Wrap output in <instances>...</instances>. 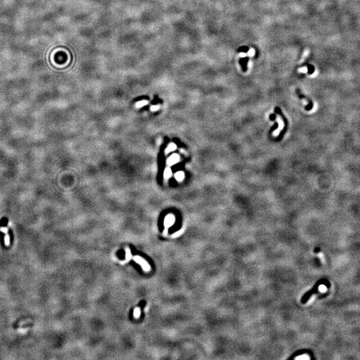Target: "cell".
<instances>
[{"label":"cell","mask_w":360,"mask_h":360,"mask_svg":"<svg viewBox=\"0 0 360 360\" xmlns=\"http://www.w3.org/2000/svg\"><path fill=\"white\" fill-rule=\"evenodd\" d=\"M179 161H180V156L178 154H173L168 158L167 163L168 165L171 166L177 163Z\"/></svg>","instance_id":"obj_2"},{"label":"cell","mask_w":360,"mask_h":360,"mask_svg":"<svg viewBox=\"0 0 360 360\" xmlns=\"http://www.w3.org/2000/svg\"><path fill=\"white\" fill-rule=\"evenodd\" d=\"M174 220L175 219L174 216H172V215H168L165 219V225L167 227H169L174 223Z\"/></svg>","instance_id":"obj_4"},{"label":"cell","mask_w":360,"mask_h":360,"mask_svg":"<svg viewBox=\"0 0 360 360\" xmlns=\"http://www.w3.org/2000/svg\"><path fill=\"white\" fill-rule=\"evenodd\" d=\"M131 257V253L130 251H129V249H126V259H129Z\"/></svg>","instance_id":"obj_12"},{"label":"cell","mask_w":360,"mask_h":360,"mask_svg":"<svg viewBox=\"0 0 360 360\" xmlns=\"http://www.w3.org/2000/svg\"><path fill=\"white\" fill-rule=\"evenodd\" d=\"M140 311L139 308H136L135 310V312H134V316H135V317H138L140 316Z\"/></svg>","instance_id":"obj_11"},{"label":"cell","mask_w":360,"mask_h":360,"mask_svg":"<svg viewBox=\"0 0 360 360\" xmlns=\"http://www.w3.org/2000/svg\"><path fill=\"white\" fill-rule=\"evenodd\" d=\"M176 148H177V146H176V144H169V146H168L167 148V149H166V150H165V153H169V152H173V151H174L175 150H176Z\"/></svg>","instance_id":"obj_6"},{"label":"cell","mask_w":360,"mask_h":360,"mask_svg":"<svg viewBox=\"0 0 360 360\" xmlns=\"http://www.w3.org/2000/svg\"><path fill=\"white\" fill-rule=\"evenodd\" d=\"M249 61V57H246L241 58L240 59V64L242 66V69L244 72L248 70V63Z\"/></svg>","instance_id":"obj_3"},{"label":"cell","mask_w":360,"mask_h":360,"mask_svg":"<svg viewBox=\"0 0 360 360\" xmlns=\"http://www.w3.org/2000/svg\"><path fill=\"white\" fill-rule=\"evenodd\" d=\"M5 246H10V238H9V235H8L7 233H5Z\"/></svg>","instance_id":"obj_10"},{"label":"cell","mask_w":360,"mask_h":360,"mask_svg":"<svg viewBox=\"0 0 360 360\" xmlns=\"http://www.w3.org/2000/svg\"><path fill=\"white\" fill-rule=\"evenodd\" d=\"M175 178H176V179L178 181V182H182L184 178V172H182V171L177 172L176 175H175Z\"/></svg>","instance_id":"obj_5"},{"label":"cell","mask_w":360,"mask_h":360,"mask_svg":"<svg viewBox=\"0 0 360 360\" xmlns=\"http://www.w3.org/2000/svg\"><path fill=\"white\" fill-rule=\"evenodd\" d=\"M248 51H249V48L248 46H246L240 47V48H238V52H242V53H247V52H248Z\"/></svg>","instance_id":"obj_9"},{"label":"cell","mask_w":360,"mask_h":360,"mask_svg":"<svg viewBox=\"0 0 360 360\" xmlns=\"http://www.w3.org/2000/svg\"><path fill=\"white\" fill-rule=\"evenodd\" d=\"M148 103V101H146V100H142V101L137 102L135 105L137 108H142V107H144V105H146Z\"/></svg>","instance_id":"obj_8"},{"label":"cell","mask_w":360,"mask_h":360,"mask_svg":"<svg viewBox=\"0 0 360 360\" xmlns=\"http://www.w3.org/2000/svg\"><path fill=\"white\" fill-rule=\"evenodd\" d=\"M308 69H309V73H312L314 71V67L313 65H308Z\"/></svg>","instance_id":"obj_13"},{"label":"cell","mask_w":360,"mask_h":360,"mask_svg":"<svg viewBox=\"0 0 360 360\" xmlns=\"http://www.w3.org/2000/svg\"><path fill=\"white\" fill-rule=\"evenodd\" d=\"M159 105H153L151 107V110H152V112H155V111H157L159 109Z\"/></svg>","instance_id":"obj_14"},{"label":"cell","mask_w":360,"mask_h":360,"mask_svg":"<svg viewBox=\"0 0 360 360\" xmlns=\"http://www.w3.org/2000/svg\"><path fill=\"white\" fill-rule=\"evenodd\" d=\"M171 176V170L170 168L167 167L166 168L165 171H164V178L165 179H168Z\"/></svg>","instance_id":"obj_7"},{"label":"cell","mask_w":360,"mask_h":360,"mask_svg":"<svg viewBox=\"0 0 360 360\" xmlns=\"http://www.w3.org/2000/svg\"><path fill=\"white\" fill-rule=\"evenodd\" d=\"M133 259L136 262H137V263H138L140 264V265H142V267H143V269H144L145 271H146V272L150 271V265H149L148 264V263H147V262L145 261L144 259H142L141 257L135 256V257H133Z\"/></svg>","instance_id":"obj_1"}]
</instances>
